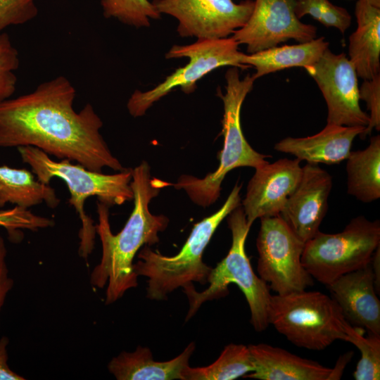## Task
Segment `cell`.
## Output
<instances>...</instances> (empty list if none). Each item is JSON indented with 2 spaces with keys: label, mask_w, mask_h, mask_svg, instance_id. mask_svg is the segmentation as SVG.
Here are the masks:
<instances>
[{
  "label": "cell",
  "mask_w": 380,
  "mask_h": 380,
  "mask_svg": "<svg viewBox=\"0 0 380 380\" xmlns=\"http://www.w3.org/2000/svg\"><path fill=\"white\" fill-rule=\"evenodd\" d=\"M246 23L232 35L246 46L248 54L277 46L289 39L299 43L317 37V27L302 23L296 16V0H253Z\"/></svg>",
  "instance_id": "cell-13"
},
{
  "label": "cell",
  "mask_w": 380,
  "mask_h": 380,
  "mask_svg": "<svg viewBox=\"0 0 380 380\" xmlns=\"http://www.w3.org/2000/svg\"><path fill=\"white\" fill-rule=\"evenodd\" d=\"M296 16L300 19L308 15L327 27H335L342 34L350 27L352 16L343 7L329 0H296Z\"/></svg>",
  "instance_id": "cell-27"
},
{
  "label": "cell",
  "mask_w": 380,
  "mask_h": 380,
  "mask_svg": "<svg viewBox=\"0 0 380 380\" xmlns=\"http://www.w3.org/2000/svg\"><path fill=\"white\" fill-rule=\"evenodd\" d=\"M20 65L18 50L6 32L0 34V103L11 97L16 89L14 73Z\"/></svg>",
  "instance_id": "cell-28"
},
{
  "label": "cell",
  "mask_w": 380,
  "mask_h": 380,
  "mask_svg": "<svg viewBox=\"0 0 380 380\" xmlns=\"http://www.w3.org/2000/svg\"><path fill=\"white\" fill-rule=\"evenodd\" d=\"M254 368L248 346L229 343L211 365L201 367L189 365L182 376V380H234L253 372Z\"/></svg>",
  "instance_id": "cell-24"
},
{
  "label": "cell",
  "mask_w": 380,
  "mask_h": 380,
  "mask_svg": "<svg viewBox=\"0 0 380 380\" xmlns=\"http://www.w3.org/2000/svg\"><path fill=\"white\" fill-rule=\"evenodd\" d=\"M9 339L6 336L0 338V380H25V378L11 370L8 365L7 346Z\"/></svg>",
  "instance_id": "cell-33"
},
{
  "label": "cell",
  "mask_w": 380,
  "mask_h": 380,
  "mask_svg": "<svg viewBox=\"0 0 380 380\" xmlns=\"http://www.w3.org/2000/svg\"><path fill=\"white\" fill-rule=\"evenodd\" d=\"M360 100L366 102L369 111V122L360 137L364 139L372 130L380 129V75L370 80H364L359 87Z\"/></svg>",
  "instance_id": "cell-31"
},
{
  "label": "cell",
  "mask_w": 380,
  "mask_h": 380,
  "mask_svg": "<svg viewBox=\"0 0 380 380\" xmlns=\"http://www.w3.org/2000/svg\"><path fill=\"white\" fill-rule=\"evenodd\" d=\"M241 185L236 183L217 211L194 224L177 255L166 256L146 245L139 251V260L133 264V269L137 276L148 278V298L165 300L179 287L194 281L207 283L211 267L203 261L204 250L222 221L241 205Z\"/></svg>",
  "instance_id": "cell-5"
},
{
  "label": "cell",
  "mask_w": 380,
  "mask_h": 380,
  "mask_svg": "<svg viewBox=\"0 0 380 380\" xmlns=\"http://www.w3.org/2000/svg\"><path fill=\"white\" fill-rule=\"evenodd\" d=\"M365 1H366L367 3H369V4L375 7L380 8V0H365Z\"/></svg>",
  "instance_id": "cell-35"
},
{
  "label": "cell",
  "mask_w": 380,
  "mask_h": 380,
  "mask_svg": "<svg viewBox=\"0 0 380 380\" xmlns=\"http://www.w3.org/2000/svg\"><path fill=\"white\" fill-rule=\"evenodd\" d=\"M329 42L324 37L315 38L309 42L293 45H284L265 49L254 53H243L241 64L253 66L255 80L267 74L286 68L301 67L307 68L320 58Z\"/></svg>",
  "instance_id": "cell-21"
},
{
  "label": "cell",
  "mask_w": 380,
  "mask_h": 380,
  "mask_svg": "<svg viewBox=\"0 0 380 380\" xmlns=\"http://www.w3.org/2000/svg\"><path fill=\"white\" fill-rule=\"evenodd\" d=\"M7 251L5 242L0 235V312L4 305L6 296L13 288V280L9 276L6 262Z\"/></svg>",
  "instance_id": "cell-32"
},
{
  "label": "cell",
  "mask_w": 380,
  "mask_h": 380,
  "mask_svg": "<svg viewBox=\"0 0 380 380\" xmlns=\"http://www.w3.org/2000/svg\"><path fill=\"white\" fill-rule=\"evenodd\" d=\"M355 15L357 25L349 37V60L357 76L370 80L380 75V8L357 0Z\"/></svg>",
  "instance_id": "cell-20"
},
{
  "label": "cell",
  "mask_w": 380,
  "mask_h": 380,
  "mask_svg": "<svg viewBox=\"0 0 380 380\" xmlns=\"http://www.w3.org/2000/svg\"><path fill=\"white\" fill-rule=\"evenodd\" d=\"M365 129L327 124L322 131L312 136L286 137L275 144L274 149L308 163L337 164L348 158L353 141Z\"/></svg>",
  "instance_id": "cell-18"
},
{
  "label": "cell",
  "mask_w": 380,
  "mask_h": 380,
  "mask_svg": "<svg viewBox=\"0 0 380 380\" xmlns=\"http://www.w3.org/2000/svg\"><path fill=\"white\" fill-rule=\"evenodd\" d=\"M327 287L349 324L380 336V301L371 262L341 276Z\"/></svg>",
  "instance_id": "cell-16"
},
{
  "label": "cell",
  "mask_w": 380,
  "mask_h": 380,
  "mask_svg": "<svg viewBox=\"0 0 380 380\" xmlns=\"http://www.w3.org/2000/svg\"><path fill=\"white\" fill-rule=\"evenodd\" d=\"M304 245L279 216L260 218L257 271L276 294L305 290L313 285V278L301 262Z\"/></svg>",
  "instance_id": "cell-10"
},
{
  "label": "cell",
  "mask_w": 380,
  "mask_h": 380,
  "mask_svg": "<svg viewBox=\"0 0 380 380\" xmlns=\"http://www.w3.org/2000/svg\"><path fill=\"white\" fill-rule=\"evenodd\" d=\"M76 90L58 76L28 94L0 103V146H34L57 158L101 172L125 168L112 154L100 129L103 122L90 103L73 108Z\"/></svg>",
  "instance_id": "cell-1"
},
{
  "label": "cell",
  "mask_w": 380,
  "mask_h": 380,
  "mask_svg": "<svg viewBox=\"0 0 380 380\" xmlns=\"http://www.w3.org/2000/svg\"><path fill=\"white\" fill-rule=\"evenodd\" d=\"M103 15L136 28L148 27L160 14L149 0H101Z\"/></svg>",
  "instance_id": "cell-26"
},
{
  "label": "cell",
  "mask_w": 380,
  "mask_h": 380,
  "mask_svg": "<svg viewBox=\"0 0 380 380\" xmlns=\"http://www.w3.org/2000/svg\"><path fill=\"white\" fill-rule=\"evenodd\" d=\"M53 225L54 222L51 219L35 215L28 209L18 206L0 210V227L5 228L13 238L18 237L16 234L21 229L37 231Z\"/></svg>",
  "instance_id": "cell-29"
},
{
  "label": "cell",
  "mask_w": 380,
  "mask_h": 380,
  "mask_svg": "<svg viewBox=\"0 0 380 380\" xmlns=\"http://www.w3.org/2000/svg\"><path fill=\"white\" fill-rule=\"evenodd\" d=\"M196 346L189 343L175 358L154 360L151 350L138 346L133 352L123 351L108 363V369L118 380H182V373L189 366Z\"/></svg>",
  "instance_id": "cell-19"
},
{
  "label": "cell",
  "mask_w": 380,
  "mask_h": 380,
  "mask_svg": "<svg viewBox=\"0 0 380 380\" xmlns=\"http://www.w3.org/2000/svg\"><path fill=\"white\" fill-rule=\"evenodd\" d=\"M346 163L348 194L363 203L380 198V136L363 150L350 151Z\"/></svg>",
  "instance_id": "cell-22"
},
{
  "label": "cell",
  "mask_w": 380,
  "mask_h": 380,
  "mask_svg": "<svg viewBox=\"0 0 380 380\" xmlns=\"http://www.w3.org/2000/svg\"><path fill=\"white\" fill-rule=\"evenodd\" d=\"M241 1H242V0H241Z\"/></svg>",
  "instance_id": "cell-36"
},
{
  "label": "cell",
  "mask_w": 380,
  "mask_h": 380,
  "mask_svg": "<svg viewBox=\"0 0 380 380\" xmlns=\"http://www.w3.org/2000/svg\"><path fill=\"white\" fill-rule=\"evenodd\" d=\"M225 93L218 92L223 102L224 113L222 120L223 148L218 153L219 165L213 172L203 178L183 175L175 183L163 181V187L173 186L183 189L196 205L206 208L220 197L221 184L226 175L241 167L254 169L268 161L270 156L258 153L246 141L241 125V110L248 94L253 89L254 77L248 74L240 78L238 68L232 67L225 73Z\"/></svg>",
  "instance_id": "cell-4"
},
{
  "label": "cell",
  "mask_w": 380,
  "mask_h": 380,
  "mask_svg": "<svg viewBox=\"0 0 380 380\" xmlns=\"http://www.w3.org/2000/svg\"><path fill=\"white\" fill-rule=\"evenodd\" d=\"M43 202L51 208L60 203L49 184L40 182L26 169L0 166V207L9 203L28 209Z\"/></svg>",
  "instance_id": "cell-23"
},
{
  "label": "cell",
  "mask_w": 380,
  "mask_h": 380,
  "mask_svg": "<svg viewBox=\"0 0 380 380\" xmlns=\"http://www.w3.org/2000/svg\"><path fill=\"white\" fill-rule=\"evenodd\" d=\"M37 15L34 0H0V34L7 27L23 25Z\"/></svg>",
  "instance_id": "cell-30"
},
{
  "label": "cell",
  "mask_w": 380,
  "mask_h": 380,
  "mask_svg": "<svg viewBox=\"0 0 380 380\" xmlns=\"http://www.w3.org/2000/svg\"><path fill=\"white\" fill-rule=\"evenodd\" d=\"M331 188V176L318 164L307 163L302 167L300 180L279 216L303 242L319 231Z\"/></svg>",
  "instance_id": "cell-15"
},
{
  "label": "cell",
  "mask_w": 380,
  "mask_h": 380,
  "mask_svg": "<svg viewBox=\"0 0 380 380\" xmlns=\"http://www.w3.org/2000/svg\"><path fill=\"white\" fill-rule=\"evenodd\" d=\"M371 265L372 267L374 276V285L376 293L380 292V246L375 250L373 253Z\"/></svg>",
  "instance_id": "cell-34"
},
{
  "label": "cell",
  "mask_w": 380,
  "mask_h": 380,
  "mask_svg": "<svg viewBox=\"0 0 380 380\" xmlns=\"http://www.w3.org/2000/svg\"><path fill=\"white\" fill-rule=\"evenodd\" d=\"M239 44L232 36L214 39H197L189 45H174L165 53L166 59L187 58L189 63L153 88L135 90L127 103L129 113L134 118L143 116L153 104L179 87L185 94L193 93L196 83L214 70L223 66L246 69L241 64L244 53L239 51Z\"/></svg>",
  "instance_id": "cell-9"
},
{
  "label": "cell",
  "mask_w": 380,
  "mask_h": 380,
  "mask_svg": "<svg viewBox=\"0 0 380 380\" xmlns=\"http://www.w3.org/2000/svg\"><path fill=\"white\" fill-rule=\"evenodd\" d=\"M300 162L297 158H282L255 168L241 203L248 225L258 218L279 216L300 180Z\"/></svg>",
  "instance_id": "cell-14"
},
{
  "label": "cell",
  "mask_w": 380,
  "mask_h": 380,
  "mask_svg": "<svg viewBox=\"0 0 380 380\" xmlns=\"http://www.w3.org/2000/svg\"><path fill=\"white\" fill-rule=\"evenodd\" d=\"M305 70L324 98L327 125L367 127L369 118L360 106L357 72L346 53H334L328 48L317 63Z\"/></svg>",
  "instance_id": "cell-12"
},
{
  "label": "cell",
  "mask_w": 380,
  "mask_h": 380,
  "mask_svg": "<svg viewBox=\"0 0 380 380\" xmlns=\"http://www.w3.org/2000/svg\"><path fill=\"white\" fill-rule=\"evenodd\" d=\"M268 322L295 346L322 350L346 340L347 321L330 296L320 291H294L272 295Z\"/></svg>",
  "instance_id": "cell-7"
},
{
  "label": "cell",
  "mask_w": 380,
  "mask_h": 380,
  "mask_svg": "<svg viewBox=\"0 0 380 380\" xmlns=\"http://www.w3.org/2000/svg\"><path fill=\"white\" fill-rule=\"evenodd\" d=\"M345 341L353 344L360 352L353 376L355 380L380 379V336L369 333L365 336L363 328L353 326L348 322L345 326Z\"/></svg>",
  "instance_id": "cell-25"
},
{
  "label": "cell",
  "mask_w": 380,
  "mask_h": 380,
  "mask_svg": "<svg viewBox=\"0 0 380 380\" xmlns=\"http://www.w3.org/2000/svg\"><path fill=\"white\" fill-rule=\"evenodd\" d=\"M161 14L177 22V32L182 37L197 39L227 38L241 28L249 18L253 0H153Z\"/></svg>",
  "instance_id": "cell-11"
},
{
  "label": "cell",
  "mask_w": 380,
  "mask_h": 380,
  "mask_svg": "<svg viewBox=\"0 0 380 380\" xmlns=\"http://www.w3.org/2000/svg\"><path fill=\"white\" fill-rule=\"evenodd\" d=\"M227 223L232 232V246L227 255L211 268L207 279L209 286L201 292L197 291L193 284L183 288L189 305L185 320L191 319L203 303L226 296L228 286L234 284L247 300L252 326L261 332L270 325L268 307L272 294L268 285L255 274L246 255L245 242L251 226L241 205L227 215Z\"/></svg>",
  "instance_id": "cell-6"
},
{
  "label": "cell",
  "mask_w": 380,
  "mask_h": 380,
  "mask_svg": "<svg viewBox=\"0 0 380 380\" xmlns=\"http://www.w3.org/2000/svg\"><path fill=\"white\" fill-rule=\"evenodd\" d=\"M163 180L152 177L146 161L132 169L130 186L133 191L134 208L122 230L113 234L108 206L98 201L99 234L102 255L93 269L90 281L92 286L103 289L106 286L105 304L110 305L121 298L125 293L138 285V276L133 269V260L144 246L159 242L158 233L169 223L167 217L153 215L148 208L151 201L163 189Z\"/></svg>",
  "instance_id": "cell-2"
},
{
  "label": "cell",
  "mask_w": 380,
  "mask_h": 380,
  "mask_svg": "<svg viewBox=\"0 0 380 380\" xmlns=\"http://www.w3.org/2000/svg\"><path fill=\"white\" fill-rule=\"evenodd\" d=\"M253 372L244 378L259 380H337L334 368L267 343L248 346Z\"/></svg>",
  "instance_id": "cell-17"
},
{
  "label": "cell",
  "mask_w": 380,
  "mask_h": 380,
  "mask_svg": "<svg viewBox=\"0 0 380 380\" xmlns=\"http://www.w3.org/2000/svg\"><path fill=\"white\" fill-rule=\"evenodd\" d=\"M18 150L23 161L31 167L40 182L49 184L53 177L65 182L70 194L68 201L82 222L79 253L87 258L94 248L96 232L94 221L85 213V201L89 197L96 196L99 202L110 207L132 200V169L105 175L89 170L80 164H72L68 159L53 160L34 146H19Z\"/></svg>",
  "instance_id": "cell-3"
},
{
  "label": "cell",
  "mask_w": 380,
  "mask_h": 380,
  "mask_svg": "<svg viewBox=\"0 0 380 380\" xmlns=\"http://www.w3.org/2000/svg\"><path fill=\"white\" fill-rule=\"evenodd\" d=\"M379 246V220L358 216L339 233L319 231L305 243L301 262L313 279L327 286L341 276L368 265Z\"/></svg>",
  "instance_id": "cell-8"
}]
</instances>
